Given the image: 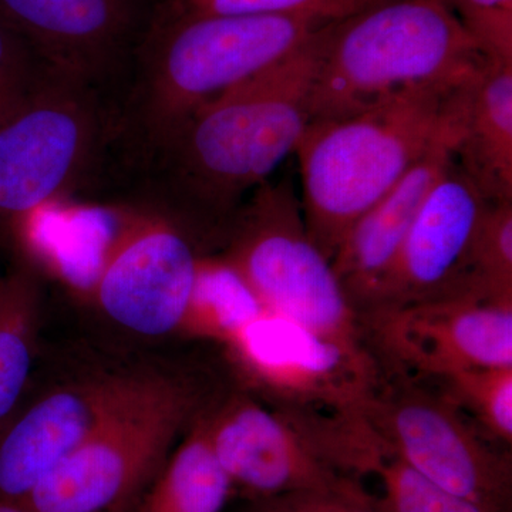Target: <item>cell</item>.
Instances as JSON below:
<instances>
[{
	"mask_svg": "<svg viewBox=\"0 0 512 512\" xmlns=\"http://www.w3.org/2000/svg\"><path fill=\"white\" fill-rule=\"evenodd\" d=\"M266 312L255 292L221 256H200L197 279L180 329L227 345Z\"/></svg>",
	"mask_w": 512,
	"mask_h": 512,
	"instance_id": "d6986e66",
	"label": "cell"
},
{
	"mask_svg": "<svg viewBox=\"0 0 512 512\" xmlns=\"http://www.w3.org/2000/svg\"><path fill=\"white\" fill-rule=\"evenodd\" d=\"M372 473L382 481L386 512H495L431 483L400 458L380 453Z\"/></svg>",
	"mask_w": 512,
	"mask_h": 512,
	"instance_id": "7402d4cb",
	"label": "cell"
},
{
	"mask_svg": "<svg viewBox=\"0 0 512 512\" xmlns=\"http://www.w3.org/2000/svg\"><path fill=\"white\" fill-rule=\"evenodd\" d=\"M231 488L201 417L161 468L137 512H221Z\"/></svg>",
	"mask_w": 512,
	"mask_h": 512,
	"instance_id": "ac0fdd59",
	"label": "cell"
},
{
	"mask_svg": "<svg viewBox=\"0 0 512 512\" xmlns=\"http://www.w3.org/2000/svg\"><path fill=\"white\" fill-rule=\"evenodd\" d=\"M131 376L47 394L0 431V501L22 503L99 426Z\"/></svg>",
	"mask_w": 512,
	"mask_h": 512,
	"instance_id": "9a60e30c",
	"label": "cell"
},
{
	"mask_svg": "<svg viewBox=\"0 0 512 512\" xmlns=\"http://www.w3.org/2000/svg\"><path fill=\"white\" fill-rule=\"evenodd\" d=\"M120 215L97 272V302L123 328L167 335L183 322L201 255L180 229L151 212L123 205Z\"/></svg>",
	"mask_w": 512,
	"mask_h": 512,
	"instance_id": "8fae6325",
	"label": "cell"
},
{
	"mask_svg": "<svg viewBox=\"0 0 512 512\" xmlns=\"http://www.w3.org/2000/svg\"><path fill=\"white\" fill-rule=\"evenodd\" d=\"M52 70L16 30L0 19V126L32 97Z\"/></svg>",
	"mask_w": 512,
	"mask_h": 512,
	"instance_id": "cb8c5ba5",
	"label": "cell"
},
{
	"mask_svg": "<svg viewBox=\"0 0 512 512\" xmlns=\"http://www.w3.org/2000/svg\"><path fill=\"white\" fill-rule=\"evenodd\" d=\"M440 393L490 439L512 443V367L470 369L436 380Z\"/></svg>",
	"mask_w": 512,
	"mask_h": 512,
	"instance_id": "ffe728a7",
	"label": "cell"
},
{
	"mask_svg": "<svg viewBox=\"0 0 512 512\" xmlns=\"http://www.w3.org/2000/svg\"><path fill=\"white\" fill-rule=\"evenodd\" d=\"M490 202L453 157L421 205L372 305L360 316L410 303L480 298L473 252Z\"/></svg>",
	"mask_w": 512,
	"mask_h": 512,
	"instance_id": "4fadbf2b",
	"label": "cell"
},
{
	"mask_svg": "<svg viewBox=\"0 0 512 512\" xmlns=\"http://www.w3.org/2000/svg\"><path fill=\"white\" fill-rule=\"evenodd\" d=\"M325 25L284 15H195L160 2L117 107L109 173L123 181L201 104L288 59Z\"/></svg>",
	"mask_w": 512,
	"mask_h": 512,
	"instance_id": "7a4b0ae2",
	"label": "cell"
},
{
	"mask_svg": "<svg viewBox=\"0 0 512 512\" xmlns=\"http://www.w3.org/2000/svg\"><path fill=\"white\" fill-rule=\"evenodd\" d=\"M360 322L404 375L439 380L512 367V303L461 296L370 312Z\"/></svg>",
	"mask_w": 512,
	"mask_h": 512,
	"instance_id": "7c38bea8",
	"label": "cell"
},
{
	"mask_svg": "<svg viewBox=\"0 0 512 512\" xmlns=\"http://www.w3.org/2000/svg\"><path fill=\"white\" fill-rule=\"evenodd\" d=\"M384 0H163L161 5L195 15H284L339 22L379 5Z\"/></svg>",
	"mask_w": 512,
	"mask_h": 512,
	"instance_id": "603a6c76",
	"label": "cell"
},
{
	"mask_svg": "<svg viewBox=\"0 0 512 512\" xmlns=\"http://www.w3.org/2000/svg\"><path fill=\"white\" fill-rule=\"evenodd\" d=\"M227 261L265 311L353 346H366L359 315L332 262L306 229L301 201L288 178L252 192L225 238Z\"/></svg>",
	"mask_w": 512,
	"mask_h": 512,
	"instance_id": "8992f818",
	"label": "cell"
},
{
	"mask_svg": "<svg viewBox=\"0 0 512 512\" xmlns=\"http://www.w3.org/2000/svg\"><path fill=\"white\" fill-rule=\"evenodd\" d=\"M0 512H39L33 510L25 503H15V501H0Z\"/></svg>",
	"mask_w": 512,
	"mask_h": 512,
	"instance_id": "83f0119b",
	"label": "cell"
},
{
	"mask_svg": "<svg viewBox=\"0 0 512 512\" xmlns=\"http://www.w3.org/2000/svg\"><path fill=\"white\" fill-rule=\"evenodd\" d=\"M359 412L387 453L431 483L495 512H510L511 457L488 443L440 392L396 372L393 380L382 377Z\"/></svg>",
	"mask_w": 512,
	"mask_h": 512,
	"instance_id": "ba28073f",
	"label": "cell"
},
{
	"mask_svg": "<svg viewBox=\"0 0 512 512\" xmlns=\"http://www.w3.org/2000/svg\"><path fill=\"white\" fill-rule=\"evenodd\" d=\"M458 84L409 94L340 119L309 121L295 150L303 220L330 262L350 228L440 136Z\"/></svg>",
	"mask_w": 512,
	"mask_h": 512,
	"instance_id": "277c9868",
	"label": "cell"
},
{
	"mask_svg": "<svg viewBox=\"0 0 512 512\" xmlns=\"http://www.w3.org/2000/svg\"><path fill=\"white\" fill-rule=\"evenodd\" d=\"M195 394L164 376H131L99 426L22 503L39 512H123L158 474Z\"/></svg>",
	"mask_w": 512,
	"mask_h": 512,
	"instance_id": "52a82bcc",
	"label": "cell"
},
{
	"mask_svg": "<svg viewBox=\"0 0 512 512\" xmlns=\"http://www.w3.org/2000/svg\"><path fill=\"white\" fill-rule=\"evenodd\" d=\"M25 320L0 328V431L12 420L32 369Z\"/></svg>",
	"mask_w": 512,
	"mask_h": 512,
	"instance_id": "484cf974",
	"label": "cell"
},
{
	"mask_svg": "<svg viewBox=\"0 0 512 512\" xmlns=\"http://www.w3.org/2000/svg\"><path fill=\"white\" fill-rule=\"evenodd\" d=\"M161 0H0V19L50 69L120 103L134 57Z\"/></svg>",
	"mask_w": 512,
	"mask_h": 512,
	"instance_id": "30bf717a",
	"label": "cell"
},
{
	"mask_svg": "<svg viewBox=\"0 0 512 512\" xmlns=\"http://www.w3.org/2000/svg\"><path fill=\"white\" fill-rule=\"evenodd\" d=\"M227 346L245 379L279 410L356 412L382 380L367 346L348 345L268 311Z\"/></svg>",
	"mask_w": 512,
	"mask_h": 512,
	"instance_id": "9c48e42d",
	"label": "cell"
},
{
	"mask_svg": "<svg viewBox=\"0 0 512 512\" xmlns=\"http://www.w3.org/2000/svg\"><path fill=\"white\" fill-rule=\"evenodd\" d=\"M473 278L480 298L512 303V201L488 205L474 245Z\"/></svg>",
	"mask_w": 512,
	"mask_h": 512,
	"instance_id": "44dd1931",
	"label": "cell"
},
{
	"mask_svg": "<svg viewBox=\"0 0 512 512\" xmlns=\"http://www.w3.org/2000/svg\"><path fill=\"white\" fill-rule=\"evenodd\" d=\"M453 157L488 201H512V63L484 62L451 97Z\"/></svg>",
	"mask_w": 512,
	"mask_h": 512,
	"instance_id": "e0dca14e",
	"label": "cell"
},
{
	"mask_svg": "<svg viewBox=\"0 0 512 512\" xmlns=\"http://www.w3.org/2000/svg\"><path fill=\"white\" fill-rule=\"evenodd\" d=\"M173 2H190V0H173Z\"/></svg>",
	"mask_w": 512,
	"mask_h": 512,
	"instance_id": "f1b7e54d",
	"label": "cell"
},
{
	"mask_svg": "<svg viewBox=\"0 0 512 512\" xmlns=\"http://www.w3.org/2000/svg\"><path fill=\"white\" fill-rule=\"evenodd\" d=\"M117 101L52 70L0 126V235L109 171Z\"/></svg>",
	"mask_w": 512,
	"mask_h": 512,
	"instance_id": "5b68a950",
	"label": "cell"
},
{
	"mask_svg": "<svg viewBox=\"0 0 512 512\" xmlns=\"http://www.w3.org/2000/svg\"><path fill=\"white\" fill-rule=\"evenodd\" d=\"M484 59L443 0H384L320 30L309 121L456 86Z\"/></svg>",
	"mask_w": 512,
	"mask_h": 512,
	"instance_id": "3957f363",
	"label": "cell"
},
{
	"mask_svg": "<svg viewBox=\"0 0 512 512\" xmlns=\"http://www.w3.org/2000/svg\"><path fill=\"white\" fill-rule=\"evenodd\" d=\"M204 423L232 485L259 500L356 483L326 464L278 410L271 412L245 394L229 397Z\"/></svg>",
	"mask_w": 512,
	"mask_h": 512,
	"instance_id": "5bb4252c",
	"label": "cell"
},
{
	"mask_svg": "<svg viewBox=\"0 0 512 512\" xmlns=\"http://www.w3.org/2000/svg\"><path fill=\"white\" fill-rule=\"evenodd\" d=\"M261 501L256 512H386L380 500L357 483L340 490L302 491Z\"/></svg>",
	"mask_w": 512,
	"mask_h": 512,
	"instance_id": "4316f807",
	"label": "cell"
},
{
	"mask_svg": "<svg viewBox=\"0 0 512 512\" xmlns=\"http://www.w3.org/2000/svg\"><path fill=\"white\" fill-rule=\"evenodd\" d=\"M320 30L288 59L192 111L124 178V205L170 222L197 249L222 247L242 205L308 126Z\"/></svg>",
	"mask_w": 512,
	"mask_h": 512,
	"instance_id": "6da1fadb",
	"label": "cell"
},
{
	"mask_svg": "<svg viewBox=\"0 0 512 512\" xmlns=\"http://www.w3.org/2000/svg\"><path fill=\"white\" fill-rule=\"evenodd\" d=\"M450 113L440 136L340 242L332 268L357 315L372 305L431 188L453 161Z\"/></svg>",
	"mask_w": 512,
	"mask_h": 512,
	"instance_id": "2e32d148",
	"label": "cell"
},
{
	"mask_svg": "<svg viewBox=\"0 0 512 512\" xmlns=\"http://www.w3.org/2000/svg\"><path fill=\"white\" fill-rule=\"evenodd\" d=\"M483 55L512 63V0H443Z\"/></svg>",
	"mask_w": 512,
	"mask_h": 512,
	"instance_id": "d4e9b609",
	"label": "cell"
}]
</instances>
